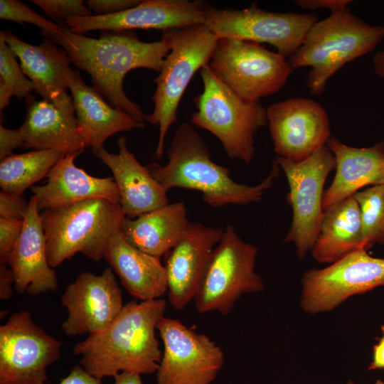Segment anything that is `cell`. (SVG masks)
Here are the masks:
<instances>
[{
	"label": "cell",
	"mask_w": 384,
	"mask_h": 384,
	"mask_svg": "<svg viewBox=\"0 0 384 384\" xmlns=\"http://www.w3.org/2000/svg\"><path fill=\"white\" fill-rule=\"evenodd\" d=\"M267 116L275 153L291 161L308 158L331 137L325 109L309 98L273 103L267 108Z\"/></svg>",
	"instance_id": "9a60e30c"
},
{
	"label": "cell",
	"mask_w": 384,
	"mask_h": 384,
	"mask_svg": "<svg viewBox=\"0 0 384 384\" xmlns=\"http://www.w3.org/2000/svg\"><path fill=\"white\" fill-rule=\"evenodd\" d=\"M139 0H88L85 4L93 15L104 16L119 13L139 4Z\"/></svg>",
	"instance_id": "d590c367"
},
{
	"label": "cell",
	"mask_w": 384,
	"mask_h": 384,
	"mask_svg": "<svg viewBox=\"0 0 384 384\" xmlns=\"http://www.w3.org/2000/svg\"><path fill=\"white\" fill-rule=\"evenodd\" d=\"M167 156L166 164L153 163L147 166L154 178L167 191L172 188L196 190L201 193L203 201L213 208L260 202L280 171L274 160L269 175L259 184L237 183L230 177L228 168L211 159L206 143L187 122L176 129Z\"/></svg>",
	"instance_id": "3957f363"
},
{
	"label": "cell",
	"mask_w": 384,
	"mask_h": 384,
	"mask_svg": "<svg viewBox=\"0 0 384 384\" xmlns=\"http://www.w3.org/2000/svg\"><path fill=\"white\" fill-rule=\"evenodd\" d=\"M23 195L1 191L0 192V216L3 218L23 220L28 210Z\"/></svg>",
	"instance_id": "e575fe53"
},
{
	"label": "cell",
	"mask_w": 384,
	"mask_h": 384,
	"mask_svg": "<svg viewBox=\"0 0 384 384\" xmlns=\"http://www.w3.org/2000/svg\"><path fill=\"white\" fill-rule=\"evenodd\" d=\"M17 57L7 44L3 31L0 32V110L2 111L12 97L26 98L35 86L23 73Z\"/></svg>",
	"instance_id": "4dcf8cb0"
},
{
	"label": "cell",
	"mask_w": 384,
	"mask_h": 384,
	"mask_svg": "<svg viewBox=\"0 0 384 384\" xmlns=\"http://www.w3.org/2000/svg\"><path fill=\"white\" fill-rule=\"evenodd\" d=\"M207 6L199 0H144L132 8L114 14L73 16L62 25L80 34L94 31L119 33L133 29L164 31L204 23Z\"/></svg>",
	"instance_id": "e0dca14e"
},
{
	"label": "cell",
	"mask_w": 384,
	"mask_h": 384,
	"mask_svg": "<svg viewBox=\"0 0 384 384\" xmlns=\"http://www.w3.org/2000/svg\"><path fill=\"white\" fill-rule=\"evenodd\" d=\"M37 202L32 196L23 218L22 233L7 262L18 293L32 296L55 291L57 276L48 262L46 240Z\"/></svg>",
	"instance_id": "ffe728a7"
},
{
	"label": "cell",
	"mask_w": 384,
	"mask_h": 384,
	"mask_svg": "<svg viewBox=\"0 0 384 384\" xmlns=\"http://www.w3.org/2000/svg\"><path fill=\"white\" fill-rule=\"evenodd\" d=\"M63 26L51 39L67 53L73 65L90 76L93 87L112 107L144 123L146 114L141 107L124 91V79L136 68L159 73L169 52L168 45L161 39L142 41L127 31L91 38Z\"/></svg>",
	"instance_id": "6da1fadb"
},
{
	"label": "cell",
	"mask_w": 384,
	"mask_h": 384,
	"mask_svg": "<svg viewBox=\"0 0 384 384\" xmlns=\"http://www.w3.org/2000/svg\"><path fill=\"white\" fill-rule=\"evenodd\" d=\"M223 230L189 223L176 245L164 255L169 302L183 309L194 299L211 255Z\"/></svg>",
	"instance_id": "ac0fdd59"
},
{
	"label": "cell",
	"mask_w": 384,
	"mask_h": 384,
	"mask_svg": "<svg viewBox=\"0 0 384 384\" xmlns=\"http://www.w3.org/2000/svg\"><path fill=\"white\" fill-rule=\"evenodd\" d=\"M61 304L68 313L61 327L69 336L101 332L124 306L122 291L111 267L100 275L80 273L66 287Z\"/></svg>",
	"instance_id": "2e32d148"
},
{
	"label": "cell",
	"mask_w": 384,
	"mask_h": 384,
	"mask_svg": "<svg viewBox=\"0 0 384 384\" xmlns=\"http://www.w3.org/2000/svg\"><path fill=\"white\" fill-rule=\"evenodd\" d=\"M318 21L314 14L270 12L255 4L242 9H218L208 4L204 24L218 38L268 43L287 59Z\"/></svg>",
	"instance_id": "8fae6325"
},
{
	"label": "cell",
	"mask_w": 384,
	"mask_h": 384,
	"mask_svg": "<svg viewBox=\"0 0 384 384\" xmlns=\"http://www.w3.org/2000/svg\"><path fill=\"white\" fill-rule=\"evenodd\" d=\"M166 309L161 298L126 304L105 329L75 346L80 366L101 380L122 372L140 375L156 372L162 353L156 330Z\"/></svg>",
	"instance_id": "7a4b0ae2"
},
{
	"label": "cell",
	"mask_w": 384,
	"mask_h": 384,
	"mask_svg": "<svg viewBox=\"0 0 384 384\" xmlns=\"http://www.w3.org/2000/svg\"><path fill=\"white\" fill-rule=\"evenodd\" d=\"M326 145L334 156L336 173L324 191V211L363 187L384 184V142L360 148L331 137Z\"/></svg>",
	"instance_id": "7402d4cb"
},
{
	"label": "cell",
	"mask_w": 384,
	"mask_h": 384,
	"mask_svg": "<svg viewBox=\"0 0 384 384\" xmlns=\"http://www.w3.org/2000/svg\"><path fill=\"white\" fill-rule=\"evenodd\" d=\"M383 38V25L369 24L348 7L316 22L287 60L293 70L311 68L306 86L311 95L318 96L339 69L371 53Z\"/></svg>",
	"instance_id": "277c9868"
},
{
	"label": "cell",
	"mask_w": 384,
	"mask_h": 384,
	"mask_svg": "<svg viewBox=\"0 0 384 384\" xmlns=\"http://www.w3.org/2000/svg\"><path fill=\"white\" fill-rule=\"evenodd\" d=\"M274 160L287 178V201L293 213L284 242H292L299 259H303L319 233L324 216V186L335 168V158L325 145L301 161L294 162L279 156Z\"/></svg>",
	"instance_id": "30bf717a"
},
{
	"label": "cell",
	"mask_w": 384,
	"mask_h": 384,
	"mask_svg": "<svg viewBox=\"0 0 384 384\" xmlns=\"http://www.w3.org/2000/svg\"><path fill=\"white\" fill-rule=\"evenodd\" d=\"M203 89L193 100L191 123L220 142L227 156L250 164L255 156V136L268 124L261 101L245 100L206 65L199 70Z\"/></svg>",
	"instance_id": "52a82bcc"
},
{
	"label": "cell",
	"mask_w": 384,
	"mask_h": 384,
	"mask_svg": "<svg viewBox=\"0 0 384 384\" xmlns=\"http://www.w3.org/2000/svg\"><path fill=\"white\" fill-rule=\"evenodd\" d=\"M112 384H143L141 375L137 373L122 372L114 377Z\"/></svg>",
	"instance_id": "b9f144b4"
},
{
	"label": "cell",
	"mask_w": 384,
	"mask_h": 384,
	"mask_svg": "<svg viewBox=\"0 0 384 384\" xmlns=\"http://www.w3.org/2000/svg\"><path fill=\"white\" fill-rule=\"evenodd\" d=\"M361 212L362 247L384 245V184L369 186L353 195Z\"/></svg>",
	"instance_id": "f546056e"
},
{
	"label": "cell",
	"mask_w": 384,
	"mask_h": 384,
	"mask_svg": "<svg viewBox=\"0 0 384 384\" xmlns=\"http://www.w3.org/2000/svg\"><path fill=\"white\" fill-rule=\"evenodd\" d=\"M24 146V140L19 130L9 129L0 124V159L13 154L14 149Z\"/></svg>",
	"instance_id": "8d00e7d4"
},
{
	"label": "cell",
	"mask_w": 384,
	"mask_h": 384,
	"mask_svg": "<svg viewBox=\"0 0 384 384\" xmlns=\"http://www.w3.org/2000/svg\"><path fill=\"white\" fill-rule=\"evenodd\" d=\"M41 218L48 262L54 268L78 252L100 261L125 216L119 203L92 198L45 210Z\"/></svg>",
	"instance_id": "5b68a950"
},
{
	"label": "cell",
	"mask_w": 384,
	"mask_h": 384,
	"mask_svg": "<svg viewBox=\"0 0 384 384\" xmlns=\"http://www.w3.org/2000/svg\"><path fill=\"white\" fill-rule=\"evenodd\" d=\"M52 20L62 23L73 16H87L92 11L82 0H31Z\"/></svg>",
	"instance_id": "d6a6232c"
},
{
	"label": "cell",
	"mask_w": 384,
	"mask_h": 384,
	"mask_svg": "<svg viewBox=\"0 0 384 384\" xmlns=\"http://www.w3.org/2000/svg\"><path fill=\"white\" fill-rule=\"evenodd\" d=\"M0 18L18 23H31L38 26L44 38H51L60 33L59 25L33 11L26 4L17 0H0Z\"/></svg>",
	"instance_id": "1f68e13d"
},
{
	"label": "cell",
	"mask_w": 384,
	"mask_h": 384,
	"mask_svg": "<svg viewBox=\"0 0 384 384\" xmlns=\"http://www.w3.org/2000/svg\"><path fill=\"white\" fill-rule=\"evenodd\" d=\"M358 249L302 277L301 305L309 314L332 310L349 297L384 286V259Z\"/></svg>",
	"instance_id": "7c38bea8"
},
{
	"label": "cell",
	"mask_w": 384,
	"mask_h": 384,
	"mask_svg": "<svg viewBox=\"0 0 384 384\" xmlns=\"http://www.w3.org/2000/svg\"><path fill=\"white\" fill-rule=\"evenodd\" d=\"M69 90L78 132L93 154L104 148L105 142L119 132L145 128L144 122L107 104L95 87L86 85L78 71Z\"/></svg>",
	"instance_id": "d4e9b609"
},
{
	"label": "cell",
	"mask_w": 384,
	"mask_h": 384,
	"mask_svg": "<svg viewBox=\"0 0 384 384\" xmlns=\"http://www.w3.org/2000/svg\"><path fill=\"white\" fill-rule=\"evenodd\" d=\"M58 384H102V383L101 379L89 374L81 366H75Z\"/></svg>",
	"instance_id": "f35d334b"
},
{
	"label": "cell",
	"mask_w": 384,
	"mask_h": 384,
	"mask_svg": "<svg viewBox=\"0 0 384 384\" xmlns=\"http://www.w3.org/2000/svg\"><path fill=\"white\" fill-rule=\"evenodd\" d=\"M118 154L108 152L105 147L94 154L107 165L117 185L122 210L126 218L141 215L169 204L167 190L142 166L121 136L117 140Z\"/></svg>",
	"instance_id": "44dd1931"
},
{
	"label": "cell",
	"mask_w": 384,
	"mask_h": 384,
	"mask_svg": "<svg viewBox=\"0 0 384 384\" xmlns=\"http://www.w3.org/2000/svg\"><path fill=\"white\" fill-rule=\"evenodd\" d=\"M26 114L18 128L27 149L56 150L65 155L82 153L87 147L80 136L73 99L67 91L53 102L26 98Z\"/></svg>",
	"instance_id": "d6986e66"
},
{
	"label": "cell",
	"mask_w": 384,
	"mask_h": 384,
	"mask_svg": "<svg viewBox=\"0 0 384 384\" xmlns=\"http://www.w3.org/2000/svg\"><path fill=\"white\" fill-rule=\"evenodd\" d=\"M368 369L370 370L384 369V338L382 337L378 343L373 348V361Z\"/></svg>",
	"instance_id": "60d3db41"
},
{
	"label": "cell",
	"mask_w": 384,
	"mask_h": 384,
	"mask_svg": "<svg viewBox=\"0 0 384 384\" xmlns=\"http://www.w3.org/2000/svg\"><path fill=\"white\" fill-rule=\"evenodd\" d=\"M157 330L164 351L156 384H211L225 361L222 348L208 336L177 319L163 317Z\"/></svg>",
	"instance_id": "5bb4252c"
},
{
	"label": "cell",
	"mask_w": 384,
	"mask_h": 384,
	"mask_svg": "<svg viewBox=\"0 0 384 384\" xmlns=\"http://www.w3.org/2000/svg\"><path fill=\"white\" fill-rule=\"evenodd\" d=\"M61 347L30 312L13 314L0 326V384L46 383V369L60 358Z\"/></svg>",
	"instance_id": "4fadbf2b"
},
{
	"label": "cell",
	"mask_w": 384,
	"mask_h": 384,
	"mask_svg": "<svg viewBox=\"0 0 384 384\" xmlns=\"http://www.w3.org/2000/svg\"><path fill=\"white\" fill-rule=\"evenodd\" d=\"M104 258L122 285L141 301L161 298L167 292V276L160 257L129 244L121 230L112 236Z\"/></svg>",
	"instance_id": "484cf974"
},
{
	"label": "cell",
	"mask_w": 384,
	"mask_h": 384,
	"mask_svg": "<svg viewBox=\"0 0 384 384\" xmlns=\"http://www.w3.org/2000/svg\"><path fill=\"white\" fill-rule=\"evenodd\" d=\"M346 384H357V383H356L353 380H348Z\"/></svg>",
	"instance_id": "f6af8a7d"
},
{
	"label": "cell",
	"mask_w": 384,
	"mask_h": 384,
	"mask_svg": "<svg viewBox=\"0 0 384 384\" xmlns=\"http://www.w3.org/2000/svg\"><path fill=\"white\" fill-rule=\"evenodd\" d=\"M65 156L56 150H33L21 154H12L0 163L1 191L18 195L44 177Z\"/></svg>",
	"instance_id": "f1b7e54d"
},
{
	"label": "cell",
	"mask_w": 384,
	"mask_h": 384,
	"mask_svg": "<svg viewBox=\"0 0 384 384\" xmlns=\"http://www.w3.org/2000/svg\"><path fill=\"white\" fill-rule=\"evenodd\" d=\"M3 32L7 44L19 59L23 73L43 100L53 102L69 89L77 70L72 69L71 60L60 46L48 38H44L39 45H33L10 31Z\"/></svg>",
	"instance_id": "cb8c5ba5"
},
{
	"label": "cell",
	"mask_w": 384,
	"mask_h": 384,
	"mask_svg": "<svg viewBox=\"0 0 384 384\" xmlns=\"http://www.w3.org/2000/svg\"><path fill=\"white\" fill-rule=\"evenodd\" d=\"M257 252L232 225L226 227L194 298L199 313L215 311L227 315L242 294L264 290L263 280L255 272Z\"/></svg>",
	"instance_id": "ba28073f"
},
{
	"label": "cell",
	"mask_w": 384,
	"mask_h": 384,
	"mask_svg": "<svg viewBox=\"0 0 384 384\" xmlns=\"http://www.w3.org/2000/svg\"><path fill=\"white\" fill-rule=\"evenodd\" d=\"M349 0H297L295 4L305 9L315 10L327 9L331 14L337 13L347 9Z\"/></svg>",
	"instance_id": "74e56055"
},
{
	"label": "cell",
	"mask_w": 384,
	"mask_h": 384,
	"mask_svg": "<svg viewBox=\"0 0 384 384\" xmlns=\"http://www.w3.org/2000/svg\"><path fill=\"white\" fill-rule=\"evenodd\" d=\"M189 223L185 204L177 202L135 218L125 217L121 233L134 247L161 257L176 245Z\"/></svg>",
	"instance_id": "4316f807"
},
{
	"label": "cell",
	"mask_w": 384,
	"mask_h": 384,
	"mask_svg": "<svg viewBox=\"0 0 384 384\" xmlns=\"http://www.w3.org/2000/svg\"><path fill=\"white\" fill-rule=\"evenodd\" d=\"M374 384H384V382H383L380 380H377Z\"/></svg>",
	"instance_id": "ee69618b"
},
{
	"label": "cell",
	"mask_w": 384,
	"mask_h": 384,
	"mask_svg": "<svg viewBox=\"0 0 384 384\" xmlns=\"http://www.w3.org/2000/svg\"><path fill=\"white\" fill-rule=\"evenodd\" d=\"M23 220L0 218V262L7 264L23 230Z\"/></svg>",
	"instance_id": "836d02e7"
},
{
	"label": "cell",
	"mask_w": 384,
	"mask_h": 384,
	"mask_svg": "<svg viewBox=\"0 0 384 384\" xmlns=\"http://www.w3.org/2000/svg\"><path fill=\"white\" fill-rule=\"evenodd\" d=\"M381 331H382V334H383V337L384 338V326H383L381 327Z\"/></svg>",
	"instance_id": "bcb514c9"
},
{
	"label": "cell",
	"mask_w": 384,
	"mask_h": 384,
	"mask_svg": "<svg viewBox=\"0 0 384 384\" xmlns=\"http://www.w3.org/2000/svg\"><path fill=\"white\" fill-rule=\"evenodd\" d=\"M161 40L169 46L161 71L154 80V110L145 122L159 127V139L154 156L164 154L166 135L177 122L182 96L195 73L209 64L218 38L204 23L174 28L162 31Z\"/></svg>",
	"instance_id": "8992f818"
},
{
	"label": "cell",
	"mask_w": 384,
	"mask_h": 384,
	"mask_svg": "<svg viewBox=\"0 0 384 384\" xmlns=\"http://www.w3.org/2000/svg\"><path fill=\"white\" fill-rule=\"evenodd\" d=\"M372 63L375 73L384 80V50L375 53Z\"/></svg>",
	"instance_id": "7bdbcfd3"
},
{
	"label": "cell",
	"mask_w": 384,
	"mask_h": 384,
	"mask_svg": "<svg viewBox=\"0 0 384 384\" xmlns=\"http://www.w3.org/2000/svg\"><path fill=\"white\" fill-rule=\"evenodd\" d=\"M208 65L235 94L250 102L279 91L293 70L279 53L230 38H218Z\"/></svg>",
	"instance_id": "9c48e42d"
},
{
	"label": "cell",
	"mask_w": 384,
	"mask_h": 384,
	"mask_svg": "<svg viewBox=\"0 0 384 384\" xmlns=\"http://www.w3.org/2000/svg\"><path fill=\"white\" fill-rule=\"evenodd\" d=\"M362 223L353 196L324 211L319 235L311 250L320 263H333L362 247Z\"/></svg>",
	"instance_id": "83f0119b"
},
{
	"label": "cell",
	"mask_w": 384,
	"mask_h": 384,
	"mask_svg": "<svg viewBox=\"0 0 384 384\" xmlns=\"http://www.w3.org/2000/svg\"><path fill=\"white\" fill-rule=\"evenodd\" d=\"M14 284L13 272L6 264L0 266V299H9L13 294L12 285Z\"/></svg>",
	"instance_id": "ab89813d"
},
{
	"label": "cell",
	"mask_w": 384,
	"mask_h": 384,
	"mask_svg": "<svg viewBox=\"0 0 384 384\" xmlns=\"http://www.w3.org/2000/svg\"><path fill=\"white\" fill-rule=\"evenodd\" d=\"M80 154L65 155L51 169L43 185L31 187L39 210L92 198L119 203V193L114 178L95 177L77 167L74 160Z\"/></svg>",
	"instance_id": "603a6c76"
}]
</instances>
